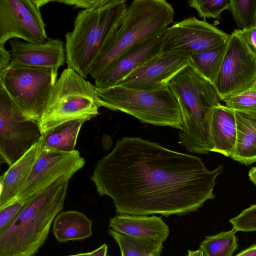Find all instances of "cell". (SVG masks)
Instances as JSON below:
<instances>
[{"mask_svg":"<svg viewBox=\"0 0 256 256\" xmlns=\"http://www.w3.org/2000/svg\"><path fill=\"white\" fill-rule=\"evenodd\" d=\"M108 233L118 244L122 256H160L163 248V242L154 239L131 236L111 228Z\"/></svg>","mask_w":256,"mask_h":256,"instance_id":"22","label":"cell"},{"mask_svg":"<svg viewBox=\"0 0 256 256\" xmlns=\"http://www.w3.org/2000/svg\"><path fill=\"white\" fill-rule=\"evenodd\" d=\"M252 88H256V83Z\"/></svg>","mask_w":256,"mask_h":256,"instance_id":"39","label":"cell"},{"mask_svg":"<svg viewBox=\"0 0 256 256\" xmlns=\"http://www.w3.org/2000/svg\"><path fill=\"white\" fill-rule=\"evenodd\" d=\"M236 256H256V244L242 250Z\"/></svg>","mask_w":256,"mask_h":256,"instance_id":"35","label":"cell"},{"mask_svg":"<svg viewBox=\"0 0 256 256\" xmlns=\"http://www.w3.org/2000/svg\"><path fill=\"white\" fill-rule=\"evenodd\" d=\"M96 97L99 107L122 112L141 122L182 128L180 106L168 88L156 90H134L119 85L96 88Z\"/></svg>","mask_w":256,"mask_h":256,"instance_id":"6","label":"cell"},{"mask_svg":"<svg viewBox=\"0 0 256 256\" xmlns=\"http://www.w3.org/2000/svg\"><path fill=\"white\" fill-rule=\"evenodd\" d=\"M230 34L206 20L192 16L174 23L164 32L162 54H175L190 58L226 42Z\"/></svg>","mask_w":256,"mask_h":256,"instance_id":"11","label":"cell"},{"mask_svg":"<svg viewBox=\"0 0 256 256\" xmlns=\"http://www.w3.org/2000/svg\"><path fill=\"white\" fill-rule=\"evenodd\" d=\"M226 106L236 110L256 112V88H252L223 98Z\"/></svg>","mask_w":256,"mask_h":256,"instance_id":"28","label":"cell"},{"mask_svg":"<svg viewBox=\"0 0 256 256\" xmlns=\"http://www.w3.org/2000/svg\"><path fill=\"white\" fill-rule=\"evenodd\" d=\"M43 142L42 135L35 144L0 176V208L14 200L31 173L40 156Z\"/></svg>","mask_w":256,"mask_h":256,"instance_id":"17","label":"cell"},{"mask_svg":"<svg viewBox=\"0 0 256 256\" xmlns=\"http://www.w3.org/2000/svg\"><path fill=\"white\" fill-rule=\"evenodd\" d=\"M53 0H0V46L12 38L42 43L47 36L40 11Z\"/></svg>","mask_w":256,"mask_h":256,"instance_id":"12","label":"cell"},{"mask_svg":"<svg viewBox=\"0 0 256 256\" xmlns=\"http://www.w3.org/2000/svg\"><path fill=\"white\" fill-rule=\"evenodd\" d=\"M256 83V52L234 30L227 46L214 86L221 100L252 88Z\"/></svg>","mask_w":256,"mask_h":256,"instance_id":"9","label":"cell"},{"mask_svg":"<svg viewBox=\"0 0 256 256\" xmlns=\"http://www.w3.org/2000/svg\"><path fill=\"white\" fill-rule=\"evenodd\" d=\"M232 228L236 232L256 231V204L251 205L238 215L230 220Z\"/></svg>","mask_w":256,"mask_h":256,"instance_id":"29","label":"cell"},{"mask_svg":"<svg viewBox=\"0 0 256 256\" xmlns=\"http://www.w3.org/2000/svg\"><path fill=\"white\" fill-rule=\"evenodd\" d=\"M12 58L10 65H22L58 70L66 62L64 42L48 38L44 42L34 43L18 38L10 41Z\"/></svg>","mask_w":256,"mask_h":256,"instance_id":"16","label":"cell"},{"mask_svg":"<svg viewBox=\"0 0 256 256\" xmlns=\"http://www.w3.org/2000/svg\"><path fill=\"white\" fill-rule=\"evenodd\" d=\"M57 76L51 68L9 65L0 72V88L26 117L39 123Z\"/></svg>","mask_w":256,"mask_h":256,"instance_id":"8","label":"cell"},{"mask_svg":"<svg viewBox=\"0 0 256 256\" xmlns=\"http://www.w3.org/2000/svg\"><path fill=\"white\" fill-rule=\"evenodd\" d=\"M28 202L16 200L0 208V232L12 220Z\"/></svg>","mask_w":256,"mask_h":256,"instance_id":"30","label":"cell"},{"mask_svg":"<svg viewBox=\"0 0 256 256\" xmlns=\"http://www.w3.org/2000/svg\"><path fill=\"white\" fill-rule=\"evenodd\" d=\"M236 141L231 158L246 166L256 162V112L234 110Z\"/></svg>","mask_w":256,"mask_h":256,"instance_id":"20","label":"cell"},{"mask_svg":"<svg viewBox=\"0 0 256 256\" xmlns=\"http://www.w3.org/2000/svg\"><path fill=\"white\" fill-rule=\"evenodd\" d=\"M84 164V158L78 151H62L42 144L40 156L30 175L14 201L28 202L30 198L50 186L60 178L64 176L72 177Z\"/></svg>","mask_w":256,"mask_h":256,"instance_id":"13","label":"cell"},{"mask_svg":"<svg viewBox=\"0 0 256 256\" xmlns=\"http://www.w3.org/2000/svg\"><path fill=\"white\" fill-rule=\"evenodd\" d=\"M211 152L232 156L236 141V124L234 110L220 104L214 109L211 123Z\"/></svg>","mask_w":256,"mask_h":256,"instance_id":"19","label":"cell"},{"mask_svg":"<svg viewBox=\"0 0 256 256\" xmlns=\"http://www.w3.org/2000/svg\"><path fill=\"white\" fill-rule=\"evenodd\" d=\"M164 32L136 44L112 62L94 78L96 87L107 88L116 86L139 66L161 54Z\"/></svg>","mask_w":256,"mask_h":256,"instance_id":"15","label":"cell"},{"mask_svg":"<svg viewBox=\"0 0 256 256\" xmlns=\"http://www.w3.org/2000/svg\"><path fill=\"white\" fill-rule=\"evenodd\" d=\"M91 220L78 210L60 212L54 218L52 232L58 242L80 240L92 234Z\"/></svg>","mask_w":256,"mask_h":256,"instance_id":"21","label":"cell"},{"mask_svg":"<svg viewBox=\"0 0 256 256\" xmlns=\"http://www.w3.org/2000/svg\"><path fill=\"white\" fill-rule=\"evenodd\" d=\"M236 231L232 229L206 236L200 245L204 256H232L238 248Z\"/></svg>","mask_w":256,"mask_h":256,"instance_id":"25","label":"cell"},{"mask_svg":"<svg viewBox=\"0 0 256 256\" xmlns=\"http://www.w3.org/2000/svg\"><path fill=\"white\" fill-rule=\"evenodd\" d=\"M187 256H204L203 252L200 250L192 251L188 250V254Z\"/></svg>","mask_w":256,"mask_h":256,"instance_id":"37","label":"cell"},{"mask_svg":"<svg viewBox=\"0 0 256 256\" xmlns=\"http://www.w3.org/2000/svg\"><path fill=\"white\" fill-rule=\"evenodd\" d=\"M86 121L85 119H76L56 127L44 134L43 144L65 152L75 150L79 132Z\"/></svg>","mask_w":256,"mask_h":256,"instance_id":"24","label":"cell"},{"mask_svg":"<svg viewBox=\"0 0 256 256\" xmlns=\"http://www.w3.org/2000/svg\"><path fill=\"white\" fill-rule=\"evenodd\" d=\"M240 30L256 27V0H230L228 10Z\"/></svg>","mask_w":256,"mask_h":256,"instance_id":"26","label":"cell"},{"mask_svg":"<svg viewBox=\"0 0 256 256\" xmlns=\"http://www.w3.org/2000/svg\"><path fill=\"white\" fill-rule=\"evenodd\" d=\"M71 178H60L30 198L0 232V256L35 255L44 244L52 222L63 208Z\"/></svg>","mask_w":256,"mask_h":256,"instance_id":"2","label":"cell"},{"mask_svg":"<svg viewBox=\"0 0 256 256\" xmlns=\"http://www.w3.org/2000/svg\"><path fill=\"white\" fill-rule=\"evenodd\" d=\"M189 65L188 57L161 54L136 68L117 85L137 90L165 89L172 80Z\"/></svg>","mask_w":256,"mask_h":256,"instance_id":"14","label":"cell"},{"mask_svg":"<svg viewBox=\"0 0 256 256\" xmlns=\"http://www.w3.org/2000/svg\"><path fill=\"white\" fill-rule=\"evenodd\" d=\"M224 168L210 170L196 156L124 136L98 161L90 178L119 214L181 216L215 198L216 180Z\"/></svg>","mask_w":256,"mask_h":256,"instance_id":"1","label":"cell"},{"mask_svg":"<svg viewBox=\"0 0 256 256\" xmlns=\"http://www.w3.org/2000/svg\"><path fill=\"white\" fill-rule=\"evenodd\" d=\"M227 43L228 42L213 48L193 54L189 58V67L214 86Z\"/></svg>","mask_w":256,"mask_h":256,"instance_id":"23","label":"cell"},{"mask_svg":"<svg viewBox=\"0 0 256 256\" xmlns=\"http://www.w3.org/2000/svg\"><path fill=\"white\" fill-rule=\"evenodd\" d=\"M127 8L125 0H106L100 6L80 11L74 29L66 34L68 68L86 78L102 48L122 24Z\"/></svg>","mask_w":256,"mask_h":256,"instance_id":"4","label":"cell"},{"mask_svg":"<svg viewBox=\"0 0 256 256\" xmlns=\"http://www.w3.org/2000/svg\"><path fill=\"white\" fill-rule=\"evenodd\" d=\"M12 56L4 46H0V72L6 68L10 65Z\"/></svg>","mask_w":256,"mask_h":256,"instance_id":"33","label":"cell"},{"mask_svg":"<svg viewBox=\"0 0 256 256\" xmlns=\"http://www.w3.org/2000/svg\"><path fill=\"white\" fill-rule=\"evenodd\" d=\"M92 254L91 252H83V253H80L78 254H72V255H70V256H90V255Z\"/></svg>","mask_w":256,"mask_h":256,"instance_id":"38","label":"cell"},{"mask_svg":"<svg viewBox=\"0 0 256 256\" xmlns=\"http://www.w3.org/2000/svg\"><path fill=\"white\" fill-rule=\"evenodd\" d=\"M168 88L178 104L182 115L179 144L190 152L208 154L212 149L213 110L221 104L216 90L189 66L172 80Z\"/></svg>","mask_w":256,"mask_h":256,"instance_id":"3","label":"cell"},{"mask_svg":"<svg viewBox=\"0 0 256 256\" xmlns=\"http://www.w3.org/2000/svg\"><path fill=\"white\" fill-rule=\"evenodd\" d=\"M39 123L26 117L0 88V158L9 166L40 139Z\"/></svg>","mask_w":256,"mask_h":256,"instance_id":"10","label":"cell"},{"mask_svg":"<svg viewBox=\"0 0 256 256\" xmlns=\"http://www.w3.org/2000/svg\"><path fill=\"white\" fill-rule=\"evenodd\" d=\"M237 31L256 52V27L245 30H237Z\"/></svg>","mask_w":256,"mask_h":256,"instance_id":"32","label":"cell"},{"mask_svg":"<svg viewBox=\"0 0 256 256\" xmlns=\"http://www.w3.org/2000/svg\"><path fill=\"white\" fill-rule=\"evenodd\" d=\"M107 252L108 246L106 244H104L97 249L92 252L90 256H111L108 255Z\"/></svg>","mask_w":256,"mask_h":256,"instance_id":"34","label":"cell"},{"mask_svg":"<svg viewBox=\"0 0 256 256\" xmlns=\"http://www.w3.org/2000/svg\"><path fill=\"white\" fill-rule=\"evenodd\" d=\"M109 227L112 230L131 236L149 238L165 242L170 228L161 217L119 214L111 218Z\"/></svg>","mask_w":256,"mask_h":256,"instance_id":"18","label":"cell"},{"mask_svg":"<svg viewBox=\"0 0 256 256\" xmlns=\"http://www.w3.org/2000/svg\"><path fill=\"white\" fill-rule=\"evenodd\" d=\"M188 4L204 20L207 18L221 20V14L228 10L230 0H190Z\"/></svg>","mask_w":256,"mask_h":256,"instance_id":"27","label":"cell"},{"mask_svg":"<svg viewBox=\"0 0 256 256\" xmlns=\"http://www.w3.org/2000/svg\"><path fill=\"white\" fill-rule=\"evenodd\" d=\"M174 9L164 0H134L122 24L107 40L94 62L90 74L95 78L108 66L136 44L164 33L174 22Z\"/></svg>","mask_w":256,"mask_h":256,"instance_id":"5","label":"cell"},{"mask_svg":"<svg viewBox=\"0 0 256 256\" xmlns=\"http://www.w3.org/2000/svg\"><path fill=\"white\" fill-rule=\"evenodd\" d=\"M250 180L256 185V166L252 167L248 172Z\"/></svg>","mask_w":256,"mask_h":256,"instance_id":"36","label":"cell"},{"mask_svg":"<svg viewBox=\"0 0 256 256\" xmlns=\"http://www.w3.org/2000/svg\"><path fill=\"white\" fill-rule=\"evenodd\" d=\"M96 87L72 69H64L54 86L39 122L41 134L68 121L98 114Z\"/></svg>","mask_w":256,"mask_h":256,"instance_id":"7","label":"cell"},{"mask_svg":"<svg viewBox=\"0 0 256 256\" xmlns=\"http://www.w3.org/2000/svg\"><path fill=\"white\" fill-rule=\"evenodd\" d=\"M62 2L66 4L72 5L77 8H82L84 10L98 7L105 3L106 0H53Z\"/></svg>","mask_w":256,"mask_h":256,"instance_id":"31","label":"cell"}]
</instances>
